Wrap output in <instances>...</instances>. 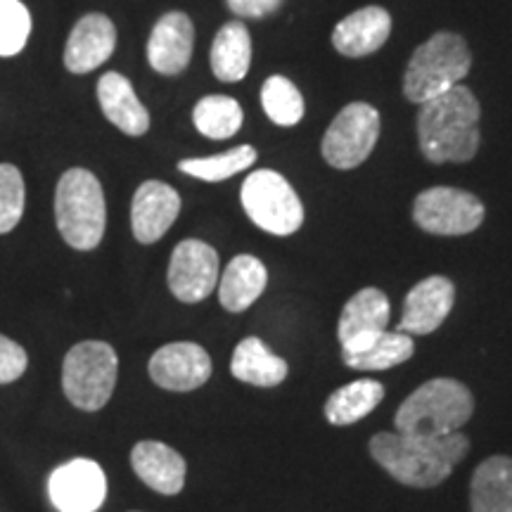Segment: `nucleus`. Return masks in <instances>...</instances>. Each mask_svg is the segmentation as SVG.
Instances as JSON below:
<instances>
[{
	"mask_svg": "<svg viewBox=\"0 0 512 512\" xmlns=\"http://www.w3.org/2000/svg\"><path fill=\"white\" fill-rule=\"evenodd\" d=\"M470 439L463 432L446 437H411L380 432L370 439V456L396 482L413 489H432L451 477L453 467L467 456Z\"/></svg>",
	"mask_w": 512,
	"mask_h": 512,
	"instance_id": "nucleus-1",
	"label": "nucleus"
},
{
	"mask_svg": "<svg viewBox=\"0 0 512 512\" xmlns=\"http://www.w3.org/2000/svg\"><path fill=\"white\" fill-rule=\"evenodd\" d=\"M482 107L475 93L456 86L437 98L422 102L418 114V140L427 162H470L479 150Z\"/></svg>",
	"mask_w": 512,
	"mask_h": 512,
	"instance_id": "nucleus-2",
	"label": "nucleus"
},
{
	"mask_svg": "<svg viewBox=\"0 0 512 512\" xmlns=\"http://www.w3.org/2000/svg\"><path fill=\"white\" fill-rule=\"evenodd\" d=\"M475 413V396L453 377H434L420 384L401 403L394 425L399 434L411 437H446L463 430Z\"/></svg>",
	"mask_w": 512,
	"mask_h": 512,
	"instance_id": "nucleus-3",
	"label": "nucleus"
},
{
	"mask_svg": "<svg viewBox=\"0 0 512 512\" xmlns=\"http://www.w3.org/2000/svg\"><path fill=\"white\" fill-rule=\"evenodd\" d=\"M55 221L69 247L91 252L105 238L107 207L98 178L88 169H69L55 190Z\"/></svg>",
	"mask_w": 512,
	"mask_h": 512,
	"instance_id": "nucleus-4",
	"label": "nucleus"
},
{
	"mask_svg": "<svg viewBox=\"0 0 512 512\" xmlns=\"http://www.w3.org/2000/svg\"><path fill=\"white\" fill-rule=\"evenodd\" d=\"M470 67L472 53L465 38L453 31H439L413 53L403 74V93L415 105H422L460 86Z\"/></svg>",
	"mask_w": 512,
	"mask_h": 512,
	"instance_id": "nucleus-5",
	"label": "nucleus"
},
{
	"mask_svg": "<svg viewBox=\"0 0 512 512\" xmlns=\"http://www.w3.org/2000/svg\"><path fill=\"white\" fill-rule=\"evenodd\" d=\"M119 358L107 342L88 339L69 349L62 366V389L72 406L95 413L107 406L117 387Z\"/></svg>",
	"mask_w": 512,
	"mask_h": 512,
	"instance_id": "nucleus-6",
	"label": "nucleus"
},
{
	"mask_svg": "<svg viewBox=\"0 0 512 512\" xmlns=\"http://www.w3.org/2000/svg\"><path fill=\"white\" fill-rule=\"evenodd\" d=\"M240 197L249 219L266 233L283 238V235H292L302 228V200L278 171L259 169L249 174L247 181L242 183Z\"/></svg>",
	"mask_w": 512,
	"mask_h": 512,
	"instance_id": "nucleus-7",
	"label": "nucleus"
},
{
	"mask_svg": "<svg viewBox=\"0 0 512 512\" xmlns=\"http://www.w3.org/2000/svg\"><path fill=\"white\" fill-rule=\"evenodd\" d=\"M380 138V112L366 102H351L337 114L323 136V159L339 171L361 166Z\"/></svg>",
	"mask_w": 512,
	"mask_h": 512,
	"instance_id": "nucleus-8",
	"label": "nucleus"
},
{
	"mask_svg": "<svg viewBox=\"0 0 512 512\" xmlns=\"http://www.w3.org/2000/svg\"><path fill=\"white\" fill-rule=\"evenodd\" d=\"M484 204L472 192L437 185L420 192L413 204V221L432 235H467L484 223Z\"/></svg>",
	"mask_w": 512,
	"mask_h": 512,
	"instance_id": "nucleus-9",
	"label": "nucleus"
},
{
	"mask_svg": "<svg viewBox=\"0 0 512 512\" xmlns=\"http://www.w3.org/2000/svg\"><path fill=\"white\" fill-rule=\"evenodd\" d=\"M169 290L178 302L197 304L219 285V254L202 240L178 242L169 261Z\"/></svg>",
	"mask_w": 512,
	"mask_h": 512,
	"instance_id": "nucleus-10",
	"label": "nucleus"
},
{
	"mask_svg": "<svg viewBox=\"0 0 512 512\" xmlns=\"http://www.w3.org/2000/svg\"><path fill=\"white\" fill-rule=\"evenodd\" d=\"M48 494L60 512H95L107 496L105 472L95 460H69L50 475Z\"/></svg>",
	"mask_w": 512,
	"mask_h": 512,
	"instance_id": "nucleus-11",
	"label": "nucleus"
},
{
	"mask_svg": "<svg viewBox=\"0 0 512 512\" xmlns=\"http://www.w3.org/2000/svg\"><path fill=\"white\" fill-rule=\"evenodd\" d=\"M147 370L157 387L169 392H192L211 377V358L200 344L174 342L152 354Z\"/></svg>",
	"mask_w": 512,
	"mask_h": 512,
	"instance_id": "nucleus-12",
	"label": "nucleus"
},
{
	"mask_svg": "<svg viewBox=\"0 0 512 512\" xmlns=\"http://www.w3.org/2000/svg\"><path fill=\"white\" fill-rule=\"evenodd\" d=\"M453 304H456V285L444 275H430L406 294L396 332H406L411 337L432 335L448 318Z\"/></svg>",
	"mask_w": 512,
	"mask_h": 512,
	"instance_id": "nucleus-13",
	"label": "nucleus"
},
{
	"mask_svg": "<svg viewBox=\"0 0 512 512\" xmlns=\"http://www.w3.org/2000/svg\"><path fill=\"white\" fill-rule=\"evenodd\" d=\"M181 214V195L162 181H145L133 195L131 228L140 245L162 240Z\"/></svg>",
	"mask_w": 512,
	"mask_h": 512,
	"instance_id": "nucleus-14",
	"label": "nucleus"
},
{
	"mask_svg": "<svg viewBox=\"0 0 512 512\" xmlns=\"http://www.w3.org/2000/svg\"><path fill=\"white\" fill-rule=\"evenodd\" d=\"M114 48H117V29L112 19L100 12H91L81 17L69 34L67 48H64V67L72 74H88L110 60Z\"/></svg>",
	"mask_w": 512,
	"mask_h": 512,
	"instance_id": "nucleus-15",
	"label": "nucleus"
},
{
	"mask_svg": "<svg viewBox=\"0 0 512 512\" xmlns=\"http://www.w3.org/2000/svg\"><path fill=\"white\" fill-rule=\"evenodd\" d=\"M195 27L185 12H166L147 41V62L157 74L176 76L190 64Z\"/></svg>",
	"mask_w": 512,
	"mask_h": 512,
	"instance_id": "nucleus-16",
	"label": "nucleus"
},
{
	"mask_svg": "<svg viewBox=\"0 0 512 512\" xmlns=\"http://www.w3.org/2000/svg\"><path fill=\"white\" fill-rule=\"evenodd\" d=\"M389 323V299L387 294L377 287H366L356 292L354 297L344 304L342 316H339L337 337L342 351H356L370 339L387 330Z\"/></svg>",
	"mask_w": 512,
	"mask_h": 512,
	"instance_id": "nucleus-17",
	"label": "nucleus"
},
{
	"mask_svg": "<svg viewBox=\"0 0 512 512\" xmlns=\"http://www.w3.org/2000/svg\"><path fill=\"white\" fill-rule=\"evenodd\" d=\"M392 31V17L384 8L368 5L351 12L332 31V46L344 57H366L387 43Z\"/></svg>",
	"mask_w": 512,
	"mask_h": 512,
	"instance_id": "nucleus-18",
	"label": "nucleus"
},
{
	"mask_svg": "<svg viewBox=\"0 0 512 512\" xmlns=\"http://www.w3.org/2000/svg\"><path fill=\"white\" fill-rule=\"evenodd\" d=\"M131 465L136 475L157 494L176 496L183 491L188 465L176 448L162 441H140L131 451Z\"/></svg>",
	"mask_w": 512,
	"mask_h": 512,
	"instance_id": "nucleus-19",
	"label": "nucleus"
},
{
	"mask_svg": "<svg viewBox=\"0 0 512 512\" xmlns=\"http://www.w3.org/2000/svg\"><path fill=\"white\" fill-rule=\"evenodd\" d=\"M98 100L105 117L126 136H145L150 128V114L138 100L133 83L124 74L110 72L98 83Z\"/></svg>",
	"mask_w": 512,
	"mask_h": 512,
	"instance_id": "nucleus-20",
	"label": "nucleus"
},
{
	"mask_svg": "<svg viewBox=\"0 0 512 512\" xmlns=\"http://www.w3.org/2000/svg\"><path fill=\"white\" fill-rule=\"evenodd\" d=\"M268 285V271L252 254H240L226 266L219 280L221 306L230 313H242L261 297Z\"/></svg>",
	"mask_w": 512,
	"mask_h": 512,
	"instance_id": "nucleus-21",
	"label": "nucleus"
},
{
	"mask_svg": "<svg viewBox=\"0 0 512 512\" xmlns=\"http://www.w3.org/2000/svg\"><path fill=\"white\" fill-rule=\"evenodd\" d=\"M472 512H512V458L491 456L470 482Z\"/></svg>",
	"mask_w": 512,
	"mask_h": 512,
	"instance_id": "nucleus-22",
	"label": "nucleus"
},
{
	"mask_svg": "<svg viewBox=\"0 0 512 512\" xmlns=\"http://www.w3.org/2000/svg\"><path fill=\"white\" fill-rule=\"evenodd\" d=\"M230 373L235 380L252 384V387H278L285 382L287 361L275 356L259 337H245L233 351Z\"/></svg>",
	"mask_w": 512,
	"mask_h": 512,
	"instance_id": "nucleus-23",
	"label": "nucleus"
},
{
	"mask_svg": "<svg viewBox=\"0 0 512 512\" xmlns=\"http://www.w3.org/2000/svg\"><path fill=\"white\" fill-rule=\"evenodd\" d=\"M252 64V36L242 22L221 27L211 46V72L223 83L242 81Z\"/></svg>",
	"mask_w": 512,
	"mask_h": 512,
	"instance_id": "nucleus-24",
	"label": "nucleus"
},
{
	"mask_svg": "<svg viewBox=\"0 0 512 512\" xmlns=\"http://www.w3.org/2000/svg\"><path fill=\"white\" fill-rule=\"evenodd\" d=\"M415 342L406 332H389L384 330L380 335L370 339L356 351H342V361L349 368L363 370V373H375V370H389L401 366L413 356Z\"/></svg>",
	"mask_w": 512,
	"mask_h": 512,
	"instance_id": "nucleus-25",
	"label": "nucleus"
},
{
	"mask_svg": "<svg viewBox=\"0 0 512 512\" xmlns=\"http://www.w3.org/2000/svg\"><path fill=\"white\" fill-rule=\"evenodd\" d=\"M384 399V384L377 380H356L344 384L337 392H332L325 401V418L330 425L347 427L363 420L380 406Z\"/></svg>",
	"mask_w": 512,
	"mask_h": 512,
	"instance_id": "nucleus-26",
	"label": "nucleus"
},
{
	"mask_svg": "<svg viewBox=\"0 0 512 512\" xmlns=\"http://www.w3.org/2000/svg\"><path fill=\"white\" fill-rule=\"evenodd\" d=\"M197 131L211 140L233 138L242 126V107L228 95H207L192 110Z\"/></svg>",
	"mask_w": 512,
	"mask_h": 512,
	"instance_id": "nucleus-27",
	"label": "nucleus"
},
{
	"mask_svg": "<svg viewBox=\"0 0 512 512\" xmlns=\"http://www.w3.org/2000/svg\"><path fill=\"white\" fill-rule=\"evenodd\" d=\"M254 162H256L254 147L240 145V147H233V150L221 152V155H214V157L183 159V162L178 164V169H181L183 174L200 178V181L219 183L235 174H242V171H247Z\"/></svg>",
	"mask_w": 512,
	"mask_h": 512,
	"instance_id": "nucleus-28",
	"label": "nucleus"
},
{
	"mask_svg": "<svg viewBox=\"0 0 512 512\" xmlns=\"http://www.w3.org/2000/svg\"><path fill=\"white\" fill-rule=\"evenodd\" d=\"M261 105L268 119L278 126H294L304 117V98L285 76H271L261 88Z\"/></svg>",
	"mask_w": 512,
	"mask_h": 512,
	"instance_id": "nucleus-29",
	"label": "nucleus"
},
{
	"mask_svg": "<svg viewBox=\"0 0 512 512\" xmlns=\"http://www.w3.org/2000/svg\"><path fill=\"white\" fill-rule=\"evenodd\" d=\"M31 34V15L19 0H0V57L24 50Z\"/></svg>",
	"mask_w": 512,
	"mask_h": 512,
	"instance_id": "nucleus-30",
	"label": "nucleus"
},
{
	"mask_svg": "<svg viewBox=\"0 0 512 512\" xmlns=\"http://www.w3.org/2000/svg\"><path fill=\"white\" fill-rule=\"evenodd\" d=\"M24 214V178L17 166L0 164V235L10 233Z\"/></svg>",
	"mask_w": 512,
	"mask_h": 512,
	"instance_id": "nucleus-31",
	"label": "nucleus"
},
{
	"mask_svg": "<svg viewBox=\"0 0 512 512\" xmlns=\"http://www.w3.org/2000/svg\"><path fill=\"white\" fill-rule=\"evenodd\" d=\"M27 351L12 342L10 337L0 335V384H10L19 380L27 370Z\"/></svg>",
	"mask_w": 512,
	"mask_h": 512,
	"instance_id": "nucleus-32",
	"label": "nucleus"
},
{
	"mask_svg": "<svg viewBox=\"0 0 512 512\" xmlns=\"http://www.w3.org/2000/svg\"><path fill=\"white\" fill-rule=\"evenodd\" d=\"M226 3L238 17L261 19V17L271 15V12L278 10L285 0H226Z\"/></svg>",
	"mask_w": 512,
	"mask_h": 512,
	"instance_id": "nucleus-33",
	"label": "nucleus"
}]
</instances>
